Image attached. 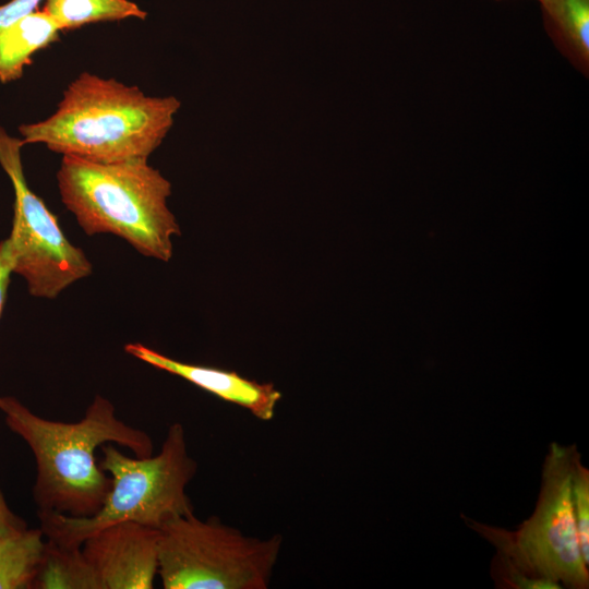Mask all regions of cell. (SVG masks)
<instances>
[{"instance_id": "cell-15", "label": "cell", "mask_w": 589, "mask_h": 589, "mask_svg": "<svg viewBox=\"0 0 589 589\" xmlns=\"http://www.w3.org/2000/svg\"><path fill=\"white\" fill-rule=\"evenodd\" d=\"M570 497L582 558L589 566V469L575 447L570 464Z\"/></svg>"}, {"instance_id": "cell-13", "label": "cell", "mask_w": 589, "mask_h": 589, "mask_svg": "<svg viewBox=\"0 0 589 589\" xmlns=\"http://www.w3.org/2000/svg\"><path fill=\"white\" fill-rule=\"evenodd\" d=\"M551 28L577 64L588 68L589 0H540Z\"/></svg>"}, {"instance_id": "cell-10", "label": "cell", "mask_w": 589, "mask_h": 589, "mask_svg": "<svg viewBox=\"0 0 589 589\" xmlns=\"http://www.w3.org/2000/svg\"><path fill=\"white\" fill-rule=\"evenodd\" d=\"M61 27L45 11L36 10L0 31V81L20 79L38 50L59 38Z\"/></svg>"}, {"instance_id": "cell-19", "label": "cell", "mask_w": 589, "mask_h": 589, "mask_svg": "<svg viewBox=\"0 0 589 589\" xmlns=\"http://www.w3.org/2000/svg\"><path fill=\"white\" fill-rule=\"evenodd\" d=\"M26 528H28L26 520L10 508L0 489V540Z\"/></svg>"}, {"instance_id": "cell-12", "label": "cell", "mask_w": 589, "mask_h": 589, "mask_svg": "<svg viewBox=\"0 0 589 589\" xmlns=\"http://www.w3.org/2000/svg\"><path fill=\"white\" fill-rule=\"evenodd\" d=\"M34 589H100L81 546H63L46 539Z\"/></svg>"}, {"instance_id": "cell-9", "label": "cell", "mask_w": 589, "mask_h": 589, "mask_svg": "<svg viewBox=\"0 0 589 589\" xmlns=\"http://www.w3.org/2000/svg\"><path fill=\"white\" fill-rule=\"evenodd\" d=\"M124 350L151 366L180 376L226 401L248 409L263 421L274 417L281 398L274 384L259 383L233 371L178 361L140 342L127 344Z\"/></svg>"}, {"instance_id": "cell-6", "label": "cell", "mask_w": 589, "mask_h": 589, "mask_svg": "<svg viewBox=\"0 0 589 589\" xmlns=\"http://www.w3.org/2000/svg\"><path fill=\"white\" fill-rule=\"evenodd\" d=\"M158 576L165 589H266L283 538L248 537L216 516L191 512L160 528Z\"/></svg>"}, {"instance_id": "cell-7", "label": "cell", "mask_w": 589, "mask_h": 589, "mask_svg": "<svg viewBox=\"0 0 589 589\" xmlns=\"http://www.w3.org/2000/svg\"><path fill=\"white\" fill-rule=\"evenodd\" d=\"M22 139L0 127V166L14 190L13 219L8 237L13 273L24 278L31 296L53 299L92 273L82 249L73 245L58 219L28 187L21 149Z\"/></svg>"}, {"instance_id": "cell-5", "label": "cell", "mask_w": 589, "mask_h": 589, "mask_svg": "<svg viewBox=\"0 0 589 589\" xmlns=\"http://www.w3.org/2000/svg\"><path fill=\"white\" fill-rule=\"evenodd\" d=\"M575 447L550 444L534 510L515 530L485 525L466 515L461 518L527 576L553 581L562 588L587 589L589 566L581 555L570 497Z\"/></svg>"}, {"instance_id": "cell-17", "label": "cell", "mask_w": 589, "mask_h": 589, "mask_svg": "<svg viewBox=\"0 0 589 589\" xmlns=\"http://www.w3.org/2000/svg\"><path fill=\"white\" fill-rule=\"evenodd\" d=\"M13 274V255L9 239L0 241V316L3 312L11 275ZM1 399V396H0Z\"/></svg>"}, {"instance_id": "cell-18", "label": "cell", "mask_w": 589, "mask_h": 589, "mask_svg": "<svg viewBox=\"0 0 589 589\" xmlns=\"http://www.w3.org/2000/svg\"><path fill=\"white\" fill-rule=\"evenodd\" d=\"M41 0H11L0 5V31L20 17L36 11Z\"/></svg>"}, {"instance_id": "cell-3", "label": "cell", "mask_w": 589, "mask_h": 589, "mask_svg": "<svg viewBox=\"0 0 589 589\" xmlns=\"http://www.w3.org/2000/svg\"><path fill=\"white\" fill-rule=\"evenodd\" d=\"M57 182L86 235L111 233L145 256L171 259L181 232L167 205L171 183L147 160L104 164L63 155Z\"/></svg>"}, {"instance_id": "cell-4", "label": "cell", "mask_w": 589, "mask_h": 589, "mask_svg": "<svg viewBox=\"0 0 589 589\" xmlns=\"http://www.w3.org/2000/svg\"><path fill=\"white\" fill-rule=\"evenodd\" d=\"M100 447L99 466L111 479L103 506L91 517L37 513L46 539L80 548L87 537L116 522L134 521L159 529L167 520L194 512L185 490L197 462L189 454L181 423L168 428L156 455L130 457L113 443Z\"/></svg>"}, {"instance_id": "cell-2", "label": "cell", "mask_w": 589, "mask_h": 589, "mask_svg": "<svg viewBox=\"0 0 589 589\" xmlns=\"http://www.w3.org/2000/svg\"><path fill=\"white\" fill-rule=\"evenodd\" d=\"M181 103L83 72L45 120L22 124L24 144H44L94 163L147 160L170 131Z\"/></svg>"}, {"instance_id": "cell-8", "label": "cell", "mask_w": 589, "mask_h": 589, "mask_svg": "<svg viewBox=\"0 0 589 589\" xmlns=\"http://www.w3.org/2000/svg\"><path fill=\"white\" fill-rule=\"evenodd\" d=\"M159 537L157 528L120 521L87 537L81 550L100 589H152L158 576Z\"/></svg>"}, {"instance_id": "cell-16", "label": "cell", "mask_w": 589, "mask_h": 589, "mask_svg": "<svg viewBox=\"0 0 589 589\" xmlns=\"http://www.w3.org/2000/svg\"><path fill=\"white\" fill-rule=\"evenodd\" d=\"M491 576L495 587L503 589H560L558 584L550 580L536 579L517 569L502 554L494 555L491 562Z\"/></svg>"}, {"instance_id": "cell-1", "label": "cell", "mask_w": 589, "mask_h": 589, "mask_svg": "<svg viewBox=\"0 0 589 589\" xmlns=\"http://www.w3.org/2000/svg\"><path fill=\"white\" fill-rule=\"evenodd\" d=\"M0 410L9 430L34 455L32 494L37 513L91 517L100 509L111 479L96 459L97 447L113 443L136 457H148L154 452L152 437L119 419L113 404L101 395L94 397L76 422L37 416L13 396H1Z\"/></svg>"}, {"instance_id": "cell-11", "label": "cell", "mask_w": 589, "mask_h": 589, "mask_svg": "<svg viewBox=\"0 0 589 589\" xmlns=\"http://www.w3.org/2000/svg\"><path fill=\"white\" fill-rule=\"evenodd\" d=\"M45 543L40 528H26L0 540V589H34Z\"/></svg>"}, {"instance_id": "cell-14", "label": "cell", "mask_w": 589, "mask_h": 589, "mask_svg": "<svg viewBox=\"0 0 589 589\" xmlns=\"http://www.w3.org/2000/svg\"><path fill=\"white\" fill-rule=\"evenodd\" d=\"M43 11L62 31L97 22L146 17V12L130 0H46Z\"/></svg>"}]
</instances>
